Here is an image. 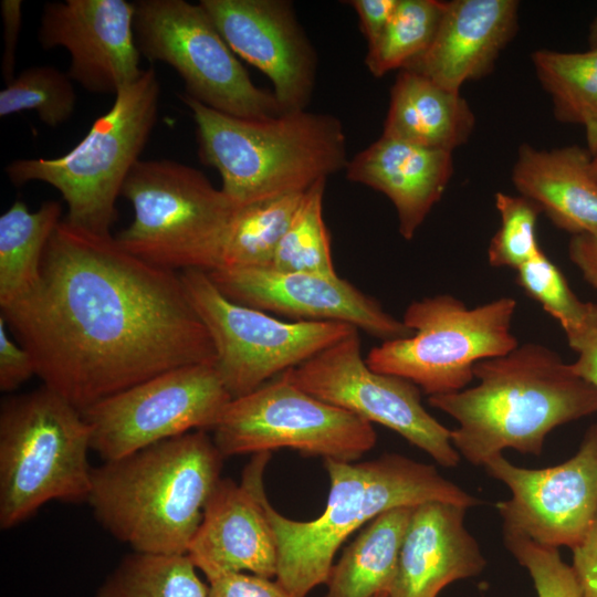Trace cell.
<instances>
[{"instance_id":"6da1fadb","label":"cell","mask_w":597,"mask_h":597,"mask_svg":"<svg viewBox=\"0 0 597 597\" xmlns=\"http://www.w3.org/2000/svg\"><path fill=\"white\" fill-rule=\"evenodd\" d=\"M0 316L43 385L80 412L171 369L216 363L180 273L65 219L35 286Z\"/></svg>"},{"instance_id":"7a4b0ae2","label":"cell","mask_w":597,"mask_h":597,"mask_svg":"<svg viewBox=\"0 0 597 597\" xmlns=\"http://www.w3.org/2000/svg\"><path fill=\"white\" fill-rule=\"evenodd\" d=\"M473 375L476 386L428 402L457 420L452 446L474 465L505 449L540 455L553 429L597 412V388L538 343L481 360Z\"/></svg>"},{"instance_id":"3957f363","label":"cell","mask_w":597,"mask_h":597,"mask_svg":"<svg viewBox=\"0 0 597 597\" xmlns=\"http://www.w3.org/2000/svg\"><path fill=\"white\" fill-rule=\"evenodd\" d=\"M224 457L193 430L93 468L88 505L134 552L187 555Z\"/></svg>"},{"instance_id":"277c9868","label":"cell","mask_w":597,"mask_h":597,"mask_svg":"<svg viewBox=\"0 0 597 597\" xmlns=\"http://www.w3.org/2000/svg\"><path fill=\"white\" fill-rule=\"evenodd\" d=\"M324 468L331 486L326 507L316 519H287L264 499L277 546L275 580L294 597H306L314 587L326 584L342 543L384 512L429 501L465 509L481 503L433 465L397 453L359 463L325 459Z\"/></svg>"},{"instance_id":"5b68a950","label":"cell","mask_w":597,"mask_h":597,"mask_svg":"<svg viewBox=\"0 0 597 597\" xmlns=\"http://www.w3.org/2000/svg\"><path fill=\"white\" fill-rule=\"evenodd\" d=\"M196 123L201 161L218 170L221 190L238 206L292 192L345 169L342 122L306 109L247 119L180 95Z\"/></svg>"},{"instance_id":"8992f818","label":"cell","mask_w":597,"mask_h":597,"mask_svg":"<svg viewBox=\"0 0 597 597\" xmlns=\"http://www.w3.org/2000/svg\"><path fill=\"white\" fill-rule=\"evenodd\" d=\"M91 431L82 413L42 386L0 409V527L24 522L50 501L87 502Z\"/></svg>"},{"instance_id":"52a82bcc","label":"cell","mask_w":597,"mask_h":597,"mask_svg":"<svg viewBox=\"0 0 597 597\" xmlns=\"http://www.w3.org/2000/svg\"><path fill=\"white\" fill-rule=\"evenodd\" d=\"M159 96L157 73L150 66L116 93L112 107L70 151L56 158L13 160L6 167L9 180L54 187L66 202L69 223L109 234L116 199L155 128Z\"/></svg>"},{"instance_id":"ba28073f","label":"cell","mask_w":597,"mask_h":597,"mask_svg":"<svg viewBox=\"0 0 597 597\" xmlns=\"http://www.w3.org/2000/svg\"><path fill=\"white\" fill-rule=\"evenodd\" d=\"M132 223L115 235L135 256L168 270L210 272L239 208L198 169L170 159L139 160L122 189Z\"/></svg>"},{"instance_id":"9c48e42d","label":"cell","mask_w":597,"mask_h":597,"mask_svg":"<svg viewBox=\"0 0 597 597\" xmlns=\"http://www.w3.org/2000/svg\"><path fill=\"white\" fill-rule=\"evenodd\" d=\"M516 306L511 296L475 307L450 294L413 301L401 320L412 334L371 348L366 364L413 383L428 396L460 391L474 378L476 363L520 345L511 329Z\"/></svg>"},{"instance_id":"30bf717a","label":"cell","mask_w":597,"mask_h":597,"mask_svg":"<svg viewBox=\"0 0 597 597\" xmlns=\"http://www.w3.org/2000/svg\"><path fill=\"white\" fill-rule=\"evenodd\" d=\"M134 33L147 61L172 67L187 96L218 112L247 119L283 113L273 93L258 87L200 3L135 2Z\"/></svg>"},{"instance_id":"8fae6325","label":"cell","mask_w":597,"mask_h":597,"mask_svg":"<svg viewBox=\"0 0 597 597\" xmlns=\"http://www.w3.org/2000/svg\"><path fill=\"white\" fill-rule=\"evenodd\" d=\"M180 277L210 335L216 369L232 399L252 392L357 329L342 322L277 320L231 301L202 270L181 271Z\"/></svg>"},{"instance_id":"7c38bea8","label":"cell","mask_w":597,"mask_h":597,"mask_svg":"<svg viewBox=\"0 0 597 597\" xmlns=\"http://www.w3.org/2000/svg\"><path fill=\"white\" fill-rule=\"evenodd\" d=\"M212 431L224 458L290 448L324 460L353 462L377 440L370 422L315 398L283 373L231 399Z\"/></svg>"},{"instance_id":"4fadbf2b","label":"cell","mask_w":597,"mask_h":597,"mask_svg":"<svg viewBox=\"0 0 597 597\" xmlns=\"http://www.w3.org/2000/svg\"><path fill=\"white\" fill-rule=\"evenodd\" d=\"M231 396L213 364L179 367L82 411L91 450L117 460L193 430H212Z\"/></svg>"},{"instance_id":"5bb4252c","label":"cell","mask_w":597,"mask_h":597,"mask_svg":"<svg viewBox=\"0 0 597 597\" xmlns=\"http://www.w3.org/2000/svg\"><path fill=\"white\" fill-rule=\"evenodd\" d=\"M283 374L315 398L394 430L440 465L460 462L451 430L425 409L420 388L368 367L358 329Z\"/></svg>"},{"instance_id":"9a60e30c","label":"cell","mask_w":597,"mask_h":597,"mask_svg":"<svg viewBox=\"0 0 597 597\" xmlns=\"http://www.w3.org/2000/svg\"><path fill=\"white\" fill-rule=\"evenodd\" d=\"M483 467L511 491L509 500L495 504L503 532L572 549L597 516V423L586 430L576 454L561 464L527 469L500 453Z\"/></svg>"},{"instance_id":"2e32d148","label":"cell","mask_w":597,"mask_h":597,"mask_svg":"<svg viewBox=\"0 0 597 597\" xmlns=\"http://www.w3.org/2000/svg\"><path fill=\"white\" fill-rule=\"evenodd\" d=\"M231 301L296 321L342 322L383 342L412 332L373 297L335 275L282 272L269 268L216 269L207 272Z\"/></svg>"},{"instance_id":"e0dca14e","label":"cell","mask_w":597,"mask_h":597,"mask_svg":"<svg viewBox=\"0 0 597 597\" xmlns=\"http://www.w3.org/2000/svg\"><path fill=\"white\" fill-rule=\"evenodd\" d=\"M135 2L64 0L44 6L38 41L64 48L71 80L93 94H113L143 73L134 33Z\"/></svg>"},{"instance_id":"ac0fdd59","label":"cell","mask_w":597,"mask_h":597,"mask_svg":"<svg viewBox=\"0 0 597 597\" xmlns=\"http://www.w3.org/2000/svg\"><path fill=\"white\" fill-rule=\"evenodd\" d=\"M238 57L269 77L283 113L306 109L317 69L314 48L286 0H200Z\"/></svg>"},{"instance_id":"d6986e66","label":"cell","mask_w":597,"mask_h":597,"mask_svg":"<svg viewBox=\"0 0 597 597\" xmlns=\"http://www.w3.org/2000/svg\"><path fill=\"white\" fill-rule=\"evenodd\" d=\"M271 452L253 454L240 483L219 481L187 556L207 578L248 573L273 578L277 546L264 507L263 473Z\"/></svg>"},{"instance_id":"ffe728a7","label":"cell","mask_w":597,"mask_h":597,"mask_svg":"<svg viewBox=\"0 0 597 597\" xmlns=\"http://www.w3.org/2000/svg\"><path fill=\"white\" fill-rule=\"evenodd\" d=\"M516 0H452L444 8L428 48L404 69L460 93L488 75L517 29Z\"/></svg>"},{"instance_id":"44dd1931","label":"cell","mask_w":597,"mask_h":597,"mask_svg":"<svg viewBox=\"0 0 597 597\" xmlns=\"http://www.w3.org/2000/svg\"><path fill=\"white\" fill-rule=\"evenodd\" d=\"M465 512L442 501L412 509L388 597H437L449 584L483 572L486 561L464 526Z\"/></svg>"},{"instance_id":"7402d4cb","label":"cell","mask_w":597,"mask_h":597,"mask_svg":"<svg viewBox=\"0 0 597 597\" xmlns=\"http://www.w3.org/2000/svg\"><path fill=\"white\" fill-rule=\"evenodd\" d=\"M346 177L384 193L394 205L401 237L411 240L443 196L453 175L452 153L380 136L356 154Z\"/></svg>"},{"instance_id":"603a6c76","label":"cell","mask_w":597,"mask_h":597,"mask_svg":"<svg viewBox=\"0 0 597 597\" xmlns=\"http://www.w3.org/2000/svg\"><path fill=\"white\" fill-rule=\"evenodd\" d=\"M587 148L519 147L512 182L553 224L572 235H597V179Z\"/></svg>"},{"instance_id":"cb8c5ba5","label":"cell","mask_w":597,"mask_h":597,"mask_svg":"<svg viewBox=\"0 0 597 597\" xmlns=\"http://www.w3.org/2000/svg\"><path fill=\"white\" fill-rule=\"evenodd\" d=\"M475 116L460 93L401 69L390 88L383 136L452 153L464 145Z\"/></svg>"},{"instance_id":"d4e9b609","label":"cell","mask_w":597,"mask_h":597,"mask_svg":"<svg viewBox=\"0 0 597 597\" xmlns=\"http://www.w3.org/2000/svg\"><path fill=\"white\" fill-rule=\"evenodd\" d=\"M413 507H396L370 521L332 566L324 597H375L389 593Z\"/></svg>"},{"instance_id":"484cf974","label":"cell","mask_w":597,"mask_h":597,"mask_svg":"<svg viewBox=\"0 0 597 597\" xmlns=\"http://www.w3.org/2000/svg\"><path fill=\"white\" fill-rule=\"evenodd\" d=\"M62 205L48 200L30 212L15 200L0 217V306L29 293L38 283L46 245L62 218Z\"/></svg>"},{"instance_id":"4316f807","label":"cell","mask_w":597,"mask_h":597,"mask_svg":"<svg viewBox=\"0 0 597 597\" xmlns=\"http://www.w3.org/2000/svg\"><path fill=\"white\" fill-rule=\"evenodd\" d=\"M531 60L552 100L555 118L582 126L593 155L597 150V48L585 52L538 49Z\"/></svg>"},{"instance_id":"83f0119b","label":"cell","mask_w":597,"mask_h":597,"mask_svg":"<svg viewBox=\"0 0 597 597\" xmlns=\"http://www.w3.org/2000/svg\"><path fill=\"white\" fill-rule=\"evenodd\" d=\"M304 193H285L239 206L218 269L270 268Z\"/></svg>"},{"instance_id":"f1b7e54d","label":"cell","mask_w":597,"mask_h":597,"mask_svg":"<svg viewBox=\"0 0 597 597\" xmlns=\"http://www.w3.org/2000/svg\"><path fill=\"white\" fill-rule=\"evenodd\" d=\"M209 585L187 555L132 552L95 597H208Z\"/></svg>"},{"instance_id":"f546056e","label":"cell","mask_w":597,"mask_h":597,"mask_svg":"<svg viewBox=\"0 0 597 597\" xmlns=\"http://www.w3.org/2000/svg\"><path fill=\"white\" fill-rule=\"evenodd\" d=\"M443 8L439 0H398L386 29L367 49L368 71L381 77L419 56L434 35Z\"/></svg>"},{"instance_id":"4dcf8cb0","label":"cell","mask_w":597,"mask_h":597,"mask_svg":"<svg viewBox=\"0 0 597 597\" xmlns=\"http://www.w3.org/2000/svg\"><path fill=\"white\" fill-rule=\"evenodd\" d=\"M326 179L308 188L283 235L269 269L282 272L337 274L323 217Z\"/></svg>"},{"instance_id":"1f68e13d","label":"cell","mask_w":597,"mask_h":597,"mask_svg":"<svg viewBox=\"0 0 597 597\" xmlns=\"http://www.w3.org/2000/svg\"><path fill=\"white\" fill-rule=\"evenodd\" d=\"M77 96L67 73L52 65L24 69L0 92V116L31 111L51 127L66 123Z\"/></svg>"},{"instance_id":"d6a6232c","label":"cell","mask_w":597,"mask_h":597,"mask_svg":"<svg viewBox=\"0 0 597 597\" xmlns=\"http://www.w3.org/2000/svg\"><path fill=\"white\" fill-rule=\"evenodd\" d=\"M495 207L500 214V228L488 248L489 264L517 270L542 250L536 238L541 210L523 196L502 191L495 193Z\"/></svg>"},{"instance_id":"836d02e7","label":"cell","mask_w":597,"mask_h":597,"mask_svg":"<svg viewBox=\"0 0 597 597\" xmlns=\"http://www.w3.org/2000/svg\"><path fill=\"white\" fill-rule=\"evenodd\" d=\"M515 282L558 322L564 333L579 323L585 302L576 296L561 269L543 250L516 270Z\"/></svg>"},{"instance_id":"e575fe53","label":"cell","mask_w":597,"mask_h":597,"mask_svg":"<svg viewBox=\"0 0 597 597\" xmlns=\"http://www.w3.org/2000/svg\"><path fill=\"white\" fill-rule=\"evenodd\" d=\"M503 536L506 548L532 577L537 597H583L575 573L558 548L520 534L503 532Z\"/></svg>"},{"instance_id":"d590c367","label":"cell","mask_w":597,"mask_h":597,"mask_svg":"<svg viewBox=\"0 0 597 597\" xmlns=\"http://www.w3.org/2000/svg\"><path fill=\"white\" fill-rule=\"evenodd\" d=\"M569 347L577 354L573 370L597 388V303L585 302L579 323L565 332Z\"/></svg>"},{"instance_id":"8d00e7d4","label":"cell","mask_w":597,"mask_h":597,"mask_svg":"<svg viewBox=\"0 0 597 597\" xmlns=\"http://www.w3.org/2000/svg\"><path fill=\"white\" fill-rule=\"evenodd\" d=\"M208 585V597H294L276 580L248 573L224 575Z\"/></svg>"},{"instance_id":"74e56055","label":"cell","mask_w":597,"mask_h":597,"mask_svg":"<svg viewBox=\"0 0 597 597\" xmlns=\"http://www.w3.org/2000/svg\"><path fill=\"white\" fill-rule=\"evenodd\" d=\"M7 328L0 316V389L9 392L36 374L31 355L10 338Z\"/></svg>"},{"instance_id":"f35d334b","label":"cell","mask_w":597,"mask_h":597,"mask_svg":"<svg viewBox=\"0 0 597 597\" xmlns=\"http://www.w3.org/2000/svg\"><path fill=\"white\" fill-rule=\"evenodd\" d=\"M570 565L583 597H597V516L584 538L572 548Z\"/></svg>"},{"instance_id":"ab89813d","label":"cell","mask_w":597,"mask_h":597,"mask_svg":"<svg viewBox=\"0 0 597 597\" xmlns=\"http://www.w3.org/2000/svg\"><path fill=\"white\" fill-rule=\"evenodd\" d=\"M398 0H352L368 46L373 45L386 29Z\"/></svg>"},{"instance_id":"60d3db41","label":"cell","mask_w":597,"mask_h":597,"mask_svg":"<svg viewBox=\"0 0 597 597\" xmlns=\"http://www.w3.org/2000/svg\"><path fill=\"white\" fill-rule=\"evenodd\" d=\"M1 15L3 23V55H2V75L7 83L11 82L14 76L15 50L18 36L22 21V1L21 0H2Z\"/></svg>"},{"instance_id":"b9f144b4","label":"cell","mask_w":597,"mask_h":597,"mask_svg":"<svg viewBox=\"0 0 597 597\" xmlns=\"http://www.w3.org/2000/svg\"><path fill=\"white\" fill-rule=\"evenodd\" d=\"M568 256L584 280L597 292V235H572Z\"/></svg>"},{"instance_id":"7bdbcfd3","label":"cell","mask_w":597,"mask_h":597,"mask_svg":"<svg viewBox=\"0 0 597 597\" xmlns=\"http://www.w3.org/2000/svg\"><path fill=\"white\" fill-rule=\"evenodd\" d=\"M589 43H590V48H597V17L594 19V21L590 24Z\"/></svg>"},{"instance_id":"ee69618b","label":"cell","mask_w":597,"mask_h":597,"mask_svg":"<svg viewBox=\"0 0 597 597\" xmlns=\"http://www.w3.org/2000/svg\"><path fill=\"white\" fill-rule=\"evenodd\" d=\"M591 158L593 171L597 179V150L591 155Z\"/></svg>"},{"instance_id":"f6af8a7d","label":"cell","mask_w":597,"mask_h":597,"mask_svg":"<svg viewBox=\"0 0 597 597\" xmlns=\"http://www.w3.org/2000/svg\"><path fill=\"white\" fill-rule=\"evenodd\" d=\"M388 594L387 591H383V593H379L377 594L375 597H388Z\"/></svg>"}]
</instances>
